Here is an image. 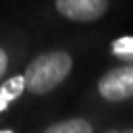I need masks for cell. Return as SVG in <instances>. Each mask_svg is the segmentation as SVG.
Segmentation results:
<instances>
[{
    "instance_id": "1",
    "label": "cell",
    "mask_w": 133,
    "mask_h": 133,
    "mask_svg": "<svg viewBox=\"0 0 133 133\" xmlns=\"http://www.w3.org/2000/svg\"><path fill=\"white\" fill-rule=\"evenodd\" d=\"M83 48L79 44H54L27 52L10 71V77L19 89V116L25 118V110L33 104L52 100L77 73L81 64Z\"/></svg>"
},
{
    "instance_id": "2",
    "label": "cell",
    "mask_w": 133,
    "mask_h": 133,
    "mask_svg": "<svg viewBox=\"0 0 133 133\" xmlns=\"http://www.w3.org/2000/svg\"><path fill=\"white\" fill-rule=\"evenodd\" d=\"M133 102V60H121L102 71L91 83L83 104L96 114Z\"/></svg>"
},
{
    "instance_id": "3",
    "label": "cell",
    "mask_w": 133,
    "mask_h": 133,
    "mask_svg": "<svg viewBox=\"0 0 133 133\" xmlns=\"http://www.w3.org/2000/svg\"><path fill=\"white\" fill-rule=\"evenodd\" d=\"M114 0H46V19L66 27H91L110 17Z\"/></svg>"
},
{
    "instance_id": "4",
    "label": "cell",
    "mask_w": 133,
    "mask_h": 133,
    "mask_svg": "<svg viewBox=\"0 0 133 133\" xmlns=\"http://www.w3.org/2000/svg\"><path fill=\"white\" fill-rule=\"evenodd\" d=\"M31 35L27 29L6 25L0 29V81L12 71V66L29 52Z\"/></svg>"
},
{
    "instance_id": "5",
    "label": "cell",
    "mask_w": 133,
    "mask_h": 133,
    "mask_svg": "<svg viewBox=\"0 0 133 133\" xmlns=\"http://www.w3.org/2000/svg\"><path fill=\"white\" fill-rule=\"evenodd\" d=\"M102 125V116L96 112H77L62 118L48 121L44 125L31 127L29 133H96Z\"/></svg>"
},
{
    "instance_id": "6",
    "label": "cell",
    "mask_w": 133,
    "mask_h": 133,
    "mask_svg": "<svg viewBox=\"0 0 133 133\" xmlns=\"http://www.w3.org/2000/svg\"><path fill=\"white\" fill-rule=\"evenodd\" d=\"M96 133H133V125H100V129Z\"/></svg>"
}]
</instances>
